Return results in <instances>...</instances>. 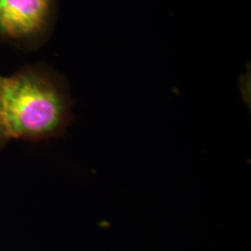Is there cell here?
<instances>
[{"label":"cell","mask_w":251,"mask_h":251,"mask_svg":"<svg viewBox=\"0 0 251 251\" xmlns=\"http://www.w3.org/2000/svg\"><path fill=\"white\" fill-rule=\"evenodd\" d=\"M0 110L8 138L39 141L62 134L68 121L63 91L34 72L2 78Z\"/></svg>","instance_id":"6da1fadb"},{"label":"cell","mask_w":251,"mask_h":251,"mask_svg":"<svg viewBox=\"0 0 251 251\" xmlns=\"http://www.w3.org/2000/svg\"><path fill=\"white\" fill-rule=\"evenodd\" d=\"M49 0H0V34L25 36L45 24Z\"/></svg>","instance_id":"7a4b0ae2"},{"label":"cell","mask_w":251,"mask_h":251,"mask_svg":"<svg viewBox=\"0 0 251 251\" xmlns=\"http://www.w3.org/2000/svg\"><path fill=\"white\" fill-rule=\"evenodd\" d=\"M1 81H2V77H0V88H1ZM7 139H8V136L6 134V131H5V128H4V125H3V122H2L1 110H0V145L3 144Z\"/></svg>","instance_id":"3957f363"}]
</instances>
